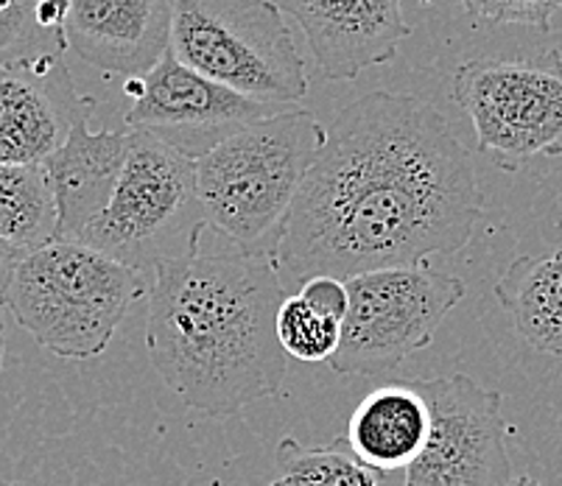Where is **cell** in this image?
Listing matches in <instances>:
<instances>
[{
	"label": "cell",
	"instance_id": "obj_1",
	"mask_svg": "<svg viewBox=\"0 0 562 486\" xmlns=\"http://www.w3.org/2000/svg\"><path fill=\"white\" fill-rule=\"evenodd\" d=\"M484 216L473 157L417 95L375 90L339 112L291 204L283 285L350 280L462 252Z\"/></svg>",
	"mask_w": 562,
	"mask_h": 486
},
{
	"label": "cell",
	"instance_id": "obj_2",
	"mask_svg": "<svg viewBox=\"0 0 562 486\" xmlns=\"http://www.w3.org/2000/svg\"><path fill=\"white\" fill-rule=\"evenodd\" d=\"M285 299L272 258L229 249L155 269L146 347L157 375L188 408L229 417L283 388L278 310Z\"/></svg>",
	"mask_w": 562,
	"mask_h": 486
},
{
	"label": "cell",
	"instance_id": "obj_3",
	"mask_svg": "<svg viewBox=\"0 0 562 486\" xmlns=\"http://www.w3.org/2000/svg\"><path fill=\"white\" fill-rule=\"evenodd\" d=\"M328 129L291 106L244 126L196 160V196L207 227L244 252L278 255L291 204Z\"/></svg>",
	"mask_w": 562,
	"mask_h": 486
},
{
	"label": "cell",
	"instance_id": "obj_4",
	"mask_svg": "<svg viewBox=\"0 0 562 486\" xmlns=\"http://www.w3.org/2000/svg\"><path fill=\"white\" fill-rule=\"evenodd\" d=\"M149 291L151 278L140 271L79 240H50L20 258L3 305L50 355L90 361Z\"/></svg>",
	"mask_w": 562,
	"mask_h": 486
},
{
	"label": "cell",
	"instance_id": "obj_5",
	"mask_svg": "<svg viewBox=\"0 0 562 486\" xmlns=\"http://www.w3.org/2000/svg\"><path fill=\"white\" fill-rule=\"evenodd\" d=\"M202 229L196 160L149 132H126L115 193L79 244L155 278L157 265L199 252Z\"/></svg>",
	"mask_w": 562,
	"mask_h": 486
},
{
	"label": "cell",
	"instance_id": "obj_6",
	"mask_svg": "<svg viewBox=\"0 0 562 486\" xmlns=\"http://www.w3.org/2000/svg\"><path fill=\"white\" fill-rule=\"evenodd\" d=\"M168 50L260 104L297 106L308 93L303 56L272 0H171Z\"/></svg>",
	"mask_w": 562,
	"mask_h": 486
},
{
	"label": "cell",
	"instance_id": "obj_7",
	"mask_svg": "<svg viewBox=\"0 0 562 486\" xmlns=\"http://www.w3.org/2000/svg\"><path fill=\"white\" fill-rule=\"evenodd\" d=\"M451 95L476 129L479 155L504 171L562 157V54L479 56L459 65Z\"/></svg>",
	"mask_w": 562,
	"mask_h": 486
},
{
	"label": "cell",
	"instance_id": "obj_8",
	"mask_svg": "<svg viewBox=\"0 0 562 486\" xmlns=\"http://www.w3.org/2000/svg\"><path fill=\"white\" fill-rule=\"evenodd\" d=\"M347 314L328 366L336 375L386 377L431 347L439 325L464 296V283L423 265L378 269L345 280Z\"/></svg>",
	"mask_w": 562,
	"mask_h": 486
},
{
	"label": "cell",
	"instance_id": "obj_9",
	"mask_svg": "<svg viewBox=\"0 0 562 486\" xmlns=\"http://www.w3.org/2000/svg\"><path fill=\"white\" fill-rule=\"evenodd\" d=\"M414 392L431 411L426 444L406 467L403 486H509L504 397L468 375L414 377Z\"/></svg>",
	"mask_w": 562,
	"mask_h": 486
},
{
	"label": "cell",
	"instance_id": "obj_10",
	"mask_svg": "<svg viewBox=\"0 0 562 486\" xmlns=\"http://www.w3.org/2000/svg\"><path fill=\"white\" fill-rule=\"evenodd\" d=\"M124 93L132 95L126 132H149L193 160L244 126L291 110L244 99L186 68L171 50L146 76L126 79Z\"/></svg>",
	"mask_w": 562,
	"mask_h": 486
},
{
	"label": "cell",
	"instance_id": "obj_11",
	"mask_svg": "<svg viewBox=\"0 0 562 486\" xmlns=\"http://www.w3.org/2000/svg\"><path fill=\"white\" fill-rule=\"evenodd\" d=\"M95 101L74 84L63 50L20 56L0 65V162L43 166Z\"/></svg>",
	"mask_w": 562,
	"mask_h": 486
},
{
	"label": "cell",
	"instance_id": "obj_12",
	"mask_svg": "<svg viewBox=\"0 0 562 486\" xmlns=\"http://www.w3.org/2000/svg\"><path fill=\"white\" fill-rule=\"evenodd\" d=\"M305 32L325 79H356L361 70L395 59L412 25L401 0H272Z\"/></svg>",
	"mask_w": 562,
	"mask_h": 486
},
{
	"label": "cell",
	"instance_id": "obj_13",
	"mask_svg": "<svg viewBox=\"0 0 562 486\" xmlns=\"http://www.w3.org/2000/svg\"><path fill=\"white\" fill-rule=\"evenodd\" d=\"M171 43V0H68L65 45L104 74L140 79Z\"/></svg>",
	"mask_w": 562,
	"mask_h": 486
},
{
	"label": "cell",
	"instance_id": "obj_14",
	"mask_svg": "<svg viewBox=\"0 0 562 486\" xmlns=\"http://www.w3.org/2000/svg\"><path fill=\"white\" fill-rule=\"evenodd\" d=\"M90 115L76 117L70 135L43 162L56 204V240H79L104 213L126 160V132H93Z\"/></svg>",
	"mask_w": 562,
	"mask_h": 486
},
{
	"label": "cell",
	"instance_id": "obj_15",
	"mask_svg": "<svg viewBox=\"0 0 562 486\" xmlns=\"http://www.w3.org/2000/svg\"><path fill=\"white\" fill-rule=\"evenodd\" d=\"M431 431V411L408 381L372 388L347 419L345 439L364 467L375 473L406 470Z\"/></svg>",
	"mask_w": 562,
	"mask_h": 486
},
{
	"label": "cell",
	"instance_id": "obj_16",
	"mask_svg": "<svg viewBox=\"0 0 562 486\" xmlns=\"http://www.w3.org/2000/svg\"><path fill=\"white\" fill-rule=\"evenodd\" d=\"M493 294L531 350L562 358V249L515 258Z\"/></svg>",
	"mask_w": 562,
	"mask_h": 486
},
{
	"label": "cell",
	"instance_id": "obj_17",
	"mask_svg": "<svg viewBox=\"0 0 562 486\" xmlns=\"http://www.w3.org/2000/svg\"><path fill=\"white\" fill-rule=\"evenodd\" d=\"M0 240L23 255L56 240V204L43 166L0 162Z\"/></svg>",
	"mask_w": 562,
	"mask_h": 486
},
{
	"label": "cell",
	"instance_id": "obj_18",
	"mask_svg": "<svg viewBox=\"0 0 562 486\" xmlns=\"http://www.w3.org/2000/svg\"><path fill=\"white\" fill-rule=\"evenodd\" d=\"M278 481L291 486H381V473L356 459L345 437L330 444H303L285 437L274 450Z\"/></svg>",
	"mask_w": 562,
	"mask_h": 486
},
{
	"label": "cell",
	"instance_id": "obj_19",
	"mask_svg": "<svg viewBox=\"0 0 562 486\" xmlns=\"http://www.w3.org/2000/svg\"><path fill=\"white\" fill-rule=\"evenodd\" d=\"M278 341L289 358L303 363H328L341 341V321L319 314L297 294L285 296L278 310Z\"/></svg>",
	"mask_w": 562,
	"mask_h": 486
},
{
	"label": "cell",
	"instance_id": "obj_20",
	"mask_svg": "<svg viewBox=\"0 0 562 486\" xmlns=\"http://www.w3.org/2000/svg\"><path fill=\"white\" fill-rule=\"evenodd\" d=\"M43 50H68L40 25L37 0H0V65Z\"/></svg>",
	"mask_w": 562,
	"mask_h": 486
},
{
	"label": "cell",
	"instance_id": "obj_21",
	"mask_svg": "<svg viewBox=\"0 0 562 486\" xmlns=\"http://www.w3.org/2000/svg\"><path fill=\"white\" fill-rule=\"evenodd\" d=\"M464 12L487 23L531 25L551 32V18L562 9V0H459Z\"/></svg>",
	"mask_w": 562,
	"mask_h": 486
},
{
	"label": "cell",
	"instance_id": "obj_22",
	"mask_svg": "<svg viewBox=\"0 0 562 486\" xmlns=\"http://www.w3.org/2000/svg\"><path fill=\"white\" fill-rule=\"evenodd\" d=\"M300 299H305L311 308L319 314L334 316V319H345L347 314V285L345 280L336 278H314L297 289Z\"/></svg>",
	"mask_w": 562,
	"mask_h": 486
},
{
	"label": "cell",
	"instance_id": "obj_23",
	"mask_svg": "<svg viewBox=\"0 0 562 486\" xmlns=\"http://www.w3.org/2000/svg\"><path fill=\"white\" fill-rule=\"evenodd\" d=\"M20 258H23V252H18V249L9 247V244H3V240H0V302L7 299L9 283H12L14 269H18Z\"/></svg>",
	"mask_w": 562,
	"mask_h": 486
},
{
	"label": "cell",
	"instance_id": "obj_24",
	"mask_svg": "<svg viewBox=\"0 0 562 486\" xmlns=\"http://www.w3.org/2000/svg\"><path fill=\"white\" fill-rule=\"evenodd\" d=\"M3 358H7V305L0 302V370H3Z\"/></svg>",
	"mask_w": 562,
	"mask_h": 486
},
{
	"label": "cell",
	"instance_id": "obj_25",
	"mask_svg": "<svg viewBox=\"0 0 562 486\" xmlns=\"http://www.w3.org/2000/svg\"><path fill=\"white\" fill-rule=\"evenodd\" d=\"M509 486H540V484L535 478H529V475H524V478H513V484Z\"/></svg>",
	"mask_w": 562,
	"mask_h": 486
},
{
	"label": "cell",
	"instance_id": "obj_26",
	"mask_svg": "<svg viewBox=\"0 0 562 486\" xmlns=\"http://www.w3.org/2000/svg\"><path fill=\"white\" fill-rule=\"evenodd\" d=\"M0 486H25V484H18V481H0Z\"/></svg>",
	"mask_w": 562,
	"mask_h": 486
},
{
	"label": "cell",
	"instance_id": "obj_27",
	"mask_svg": "<svg viewBox=\"0 0 562 486\" xmlns=\"http://www.w3.org/2000/svg\"><path fill=\"white\" fill-rule=\"evenodd\" d=\"M269 486H291V484H283V481H278V478H274L272 484H269Z\"/></svg>",
	"mask_w": 562,
	"mask_h": 486
}]
</instances>
